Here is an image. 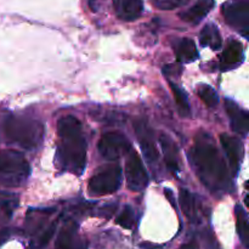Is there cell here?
<instances>
[{
    "mask_svg": "<svg viewBox=\"0 0 249 249\" xmlns=\"http://www.w3.org/2000/svg\"><path fill=\"white\" fill-rule=\"evenodd\" d=\"M189 158L207 189L214 192L229 191L230 175L211 135L206 133L197 135Z\"/></svg>",
    "mask_w": 249,
    "mask_h": 249,
    "instance_id": "obj_1",
    "label": "cell"
},
{
    "mask_svg": "<svg viewBox=\"0 0 249 249\" xmlns=\"http://www.w3.org/2000/svg\"><path fill=\"white\" fill-rule=\"evenodd\" d=\"M57 134L56 164L63 172L80 175L87 163V142L82 124L73 116L62 117L57 122Z\"/></svg>",
    "mask_w": 249,
    "mask_h": 249,
    "instance_id": "obj_2",
    "label": "cell"
},
{
    "mask_svg": "<svg viewBox=\"0 0 249 249\" xmlns=\"http://www.w3.org/2000/svg\"><path fill=\"white\" fill-rule=\"evenodd\" d=\"M4 131L7 140L26 150H36L43 143L45 129L38 119L26 116H9L5 119Z\"/></svg>",
    "mask_w": 249,
    "mask_h": 249,
    "instance_id": "obj_3",
    "label": "cell"
},
{
    "mask_svg": "<svg viewBox=\"0 0 249 249\" xmlns=\"http://www.w3.org/2000/svg\"><path fill=\"white\" fill-rule=\"evenodd\" d=\"M31 168L22 153L14 150L0 151V185L18 187L28 179Z\"/></svg>",
    "mask_w": 249,
    "mask_h": 249,
    "instance_id": "obj_4",
    "label": "cell"
},
{
    "mask_svg": "<svg viewBox=\"0 0 249 249\" xmlns=\"http://www.w3.org/2000/svg\"><path fill=\"white\" fill-rule=\"evenodd\" d=\"M122 185V169L118 165H111L101 170L90 179L89 194L91 196H102L118 191Z\"/></svg>",
    "mask_w": 249,
    "mask_h": 249,
    "instance_id": "obj_5",
    "label": "cell"
},
{
    "mask_svg": "<svg viewBox=\"0 0 249 249\" xmlns=\"http://www.w3.org/2000/svg\"><path fill=\"white\" fill-rule=\"evenodd\" d=\"M223 15L229 26L237 29L245 38H248L249 0H229L224 4Z\"/></svg>",
    "mask_w": 249,
    "mask_h": 249,
    "instance_id": "obj_6",
    "label": "cell"
},
{
    "mask_svg": "<svg viewBox=\"0 0 249 249\" xmlns=\"http://www.w3.org/2000/svg\"><path fill=\"white\" fill-rule=\"evenodd\" d=\"M131 143L124 134L111 131L101 136L99 141L100 155L107 160H116L130 152Z\"/></svg>",
    "mask_w": 249,
    "mask_h": 249,
    "instance_id": "obj_7",
    "label": "cell"
},
{
    "mask_svg": "<svg viewBox=\"0 0 249 249\" xmlns=\"http://www.w3.org/2000/svg\"><path fill=\"white\" fill-rule=\"evenodd\" d=\"M126 186L131 191H142L148 185V175L142 160L136 152H131L125 162Z\"/></svg>",
    "mask_w": 249,
    "mask_h": 249,
    "instance_id": "obj_8",
    "label": "cell"
},
{
    "mask_svg": "<svg viewBox=\"0 0 249 249\" xmlns=\"http://www.w3.org/2000/svg\"><path fill=\"white\" fill-rule=\"evenodd\" d=\"M134 129H135L136 138L141 146L146 160L150 163H156L160 158L157 145H156L155 138H153V130L150 128L148 123L143 119H138L134 122Z\"/></svg>",
    "mask_w": 249,
    "mask_h": 249,
    "instance_id": "obj_9",
    "label": "cell"
},
{
    "mask_svg": "<svg viewBox=\"0 0 249 249\" xmlns=\"http://www.w3.org/2000/svg\"><path fill=\"white\" fill-rule=\"evenodd\" d=\"M220 142L223 146V150L228 157L229 163H230V169L232 172L233 177L238 173L241 167V162L243 158V145L237 138L230 136L228 134H223L220 136Z\"/></svg>",
    "mask_w": 249,
    "mask_h": 249,
    "instance_id": "obj_10",
    "label": "cell"
},
{
    "mask_svg": "<svg viewBox=\"0 0 249 249\" xmlns=\"http://www.w3.org/2000/svg\"><path fill=\"white\" fill-rule=\"evenodd\" d=\"M225 108L229 114V118L231 122V128L235 133L240 134V135L246 136L248 134V112L246 109L241 108L236 102L232 100H225Z\"/></svg>",
    "mask_w": 249,
    "mask_h": 249,
    "instance_id": "obj_11",
    "label": "cell"
},
{
    "mask_svg": "<svg viewBox=\"0 0 249 249\" xmlns=\"http://www.w3.org/2000/svg\"><path fill=\"white\" fill-rule=\"evenodd\" d=\"M160 143L168 169L174 175H178L180 172V156L178 146L175 145L173 139H170L167 134H162L160 136Z\"/></svg>",
    "mask_w": 249,
    "mask_h": 249,
    "instance_id": "obj_12",
    "label": "cell"
},
{
    "mask_svg": "<svg viewBox=\"0 0 249 249\" xmlns=\"http://www.w3.org/2000/svg\"><path fill=\"white\" fill-rule=\"evenodd\" d=\"M113 7L121 19L135 21L142 14L143 0H113Z\"/></svg>",
    "mask_w": 249,
    "mask_h": 249,
    "instance_id": "obj_13",
    "label": "cell"
},
{
    "mask_svg": "<svg viewBox=\"0 0 249 249\" xmlns=\"http://www.w3.org/2000/svg\"><path fill=\"white\" fill-rule=\"evenodd\" d=\"M214 0H197L196 4L191 9L180 14V18L182 21L191 24H197L211 12L214 7Z\"/></svg>",
    "mask_w": 249,
    "mask_h": 249,
    "instance_id": "obj_14",
    "label": "cell"
},
{
    "mask_svg": "<svg viewBox=\"0 0 249 249\" xmlns=\"http://www.w3.org/2000/svg\"><path fill=\"white\" fill-rule=\"evenodd\" d=\"M243 46L240 41L231 40L229 41L228 46L223 51L221 55V66L225 67V70L237 67L243 61Z\"/></svg>",
    "mask_w": 249,
    "mask_h": 249,
    "instance_id": "obj_15",
    "label": "cell"
},
{
    "mask_svg": "<svg viewBox=\"0 0 249 249\" xmlns=\"http://www.w3.org/2000/svg\"><path fill=\"white\" fill-rule=\"evenodd\" d=\"M199 41L202 46L211 48L212 50H219L221 48V36L218 27L214 23H208L203 27L199 34Z\"/></svg>",
    "mask_w": 249,
    "mask_h": 249,
    "instance_id": "obj_16",
    "label": "cell"
},
{
    "mask_svg": "<svg viewBox=\"0 0 249 249\" xmlns=\"http://www.w3.org/2000/svg\"><path fill=\"white\" fill-rule=\"evenodd\" d=\"M175 55H177L179 62L189 63L194 62L198 58V51H197L194 40L184 38L178 43L177 48H175Z\"/></svg>",
    "mask_w": 249,
    "mask_h": 249,
    "instance_id": "obj_17",
    "label": "cell"
},
{
    "mask_svg": "<svg viewBox=\"0 0 249 249\" xmlns=\"http://www.w3.org/2000/svg\"><path fill=\"white\" fill-rule=\"evenodd\" d=\"M77 232L73 226H66L56 240V249H77Z\"/></svg>",
    "mask_w": 249,
    "mask_h": 249,
    "instance_id": "obj_18",
    "label": "cell"
},
{
    "mask_svg": "<svg viewBox=\"0 0 249 249\" xmlns=\"http://www.w3.org/2000/svg\"><path fill=\"white\" fill-rule=\"evenodd\" d=\"M196 206H197L196 199H195L194 195L185 189L180 190V207H181L184 214L190 219V220L196 218L197 215Z\"/></svg>",
    "mask_w": 249,
    "mask_h": 249,
    "instance_id": "obj_19",
    "label": "cell"
},
{
    "mask_svg": "<svg viewBox=\"0 0 249 249\" xmlns=\"http://www.w3.org/2000/svg\"><path fill=\"white\" fill-rule=\"evenodd\" d=\"M170 89H172L173 95H174L179 113L182 117H189L191 114V108H190L189 100H187V96L184 92V90L178 87L177 84H174V83H170Z\"/></svg>",
    "mask_w": 249,
    "mask_h": 249,
    "instance_id": "obj_20",
    "label": "cell"
},
{
    "mask_svg": "<svg viewBox=\"0 0 249 249\" xmlns=\"http://www.w3.org/2000/svg\"><path fill=\"white\" fill-rule=\"evenodd\" d=\"M236 218H237V232L243 245L248 248V216L243 207L236 206Z\"/></svg>",
    "mask_w": 249,
    "mask_h": 249,
    "instance_id": "obj_21",
    "label": "cell"
},
{
    "mask_svg": "<svg viewBox=\"0 0 249 249\" xmlns=\"http://www.w3.org/2000/svg\"><path fill=\"white\" fill-rule=\"evenodd\" d=\"M198 96L199 99H201L208 107H214L218 105V101H219L218 95H216L215 90H214L212 87H209V85L207 84L199 85Z\"/></svg>",
    "mask_w": 249,
    "mask_h": 249,
    "instance_id": "obj_22",
    "label": "cell"
},
{
    "mask_svg": "<svg viewBox=\"0 0 249 249\" xmlns=\"http://www.w3.org/2000/svg\"><path fill=\"white\" fill-rule=\"evenodd\" d=\"M116 223L126 230H131L135 225V214L131 207L125 206L116 219Z\"/></svg>",
    "mask_w": 249,
    "mask_h": 249,
    "instance_id": "obj_23",
    "label": "cell"
},
{
    "mask_svg": "<svg viewBox=\"0 0 249 249\" xmlns=\"http://www.w3.org/2000/svg\"><path fill=\"white\" fill-rule=\"evenodd\" d=\"M17 207V201L14 197L4 196L0 198V219H9Z\"/></svg>",
    "mask_w": 249,
    "mask_h": 249,
    "instance_id": "obj_24",
    "label": "cell"
},
{
    "mask_svg": "<svg viewBox=\"0 0 249 249\" xmlns=\"http://www.w3.org/2000/svg\"><path fill=\"white\" fill-rule=\"evenodd\" d=\"M189 1L190 0H151V2L160 10H174Z\"/></svg>",
    "mask_w": 249,
    "mask_h": 249,
    "instance_id": "obj_25",
    "label": "cell"
},
{
    "mask_svg": "<svg viewBox=\"0 0 249 249\" xmlns=\"http://www.w3.org/2000/svg\"><path fill=\"white\" fill-rule=\"evenodd\" d=\"M53 231H55V226L53 225V226H50V228H49L48 230H46L45 232L43 233V236H41L40 240H39V242H40V246L48 245V242L51 240V237H53Z\"/></svg>",
    "mask_w": 249,
    "mask_h": 249,
    "instance_id": "obj_26",
    "label": "cell"
},
{
    "mask_svg": "<svg viewBox=\"0 0 249 249\" xmlns=\"http://www.w3.org/2000/svg\"><path fill=\"white\" fill-rule=\"evenodd\" d=\"M164 192H165V196H167V198L169 199V202L172 203V206L174 207V208H177V204H175V199H174V196H173V192L170 191L169 189H165Z\"/></svg>",
    "mask_w": 249,
    "mask_h": 249,
    "instance_id": "obj_27",
    "label": "cell"
},
{
    "mask_svg": "<svg viewBox=\"0 0 249 249\" xmlns=\"http://www.w3.org/2000/svg\"><path fill=\"white\" fill-rule=\"evenodd\" d=\"M180 249H195V247H194V245H185V246H182Z\"/></svg>",
    "mask_w": 249,
    "mask_h": 249,
    "instance_id": "obj_28",
    "label": "cell"
}]
</instances>
